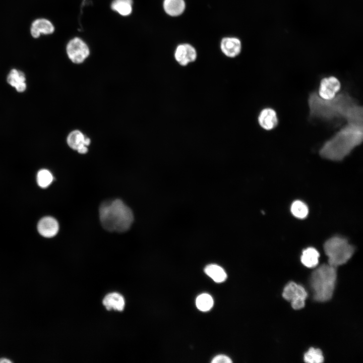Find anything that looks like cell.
<instances>
[{
  "label": "cell",
  "instance_id": "484cf974",
  "mask_svg": "<svg viewBox=\"0 0 363 363\" xmlns=\"http://www.w3.org/2000/svg\"><path fill=\"white\" fill-rule=\"evenodd\" d=\"M12 362V361L8 358H6V357L0 358V363H4V362L10 363Z\"/></svg>",
  "mask_w": 363,
  "mask_h": 363
},
{
  "label": "cell",
  "instance_id": "9c48e42d",
  "mask_svg": "<svg viewBox=\"0 0 363 363\" xmlns=\"http://www.w3.org/2000/svg\"><path fill=\"white\" fill-rule=\"evenodd\" d=\"M175 60L182 66H186L195 62L197 57L195 48L191 44L185 43L178 45L174 51Z\"/></svg>",
  "mask_w": 363,
  "mask_h": 363
},
{
  "label": "cell",
  "instance_id": "5bb4252c",
  "mask_svg": "<svg viewBox=\"0 0 363 363\" xmlns=\"http://www.w3.org/2000/svg\"><path fill=\"white\" fill-rule=\"evenodd\" d=\"M259 125L266 130L274 129L278 124V119L276 111L271 108L263 109L258 117Z\"/></svg>",
  "mask_w": 363,
  "mask_h": 363
},
{
  "label": "cell",
  "instance_id": "9a60e30c",
  "mask_svg": "<svg viewBox=\"0 0 363 363\" xmlns=\"http://www.w3.org/2000/svg\"><path fill=\"white\" fill-rule=\"evenodd\" d=\"M24 74L18 70L12 69L9 73L7 81L19 92L24 91L26 88Z\"/></svg>",
  "mask_w": 363,
  "mask_h": 363
},
{
  "label": "cell",
  "instance_id": "7402d4cb",
  "mask_svg": "<svg viewBox=\"0 0 363 363\" xmlns=\"http://www.w3.org/2000/svg\"><path fill=\"white\" fill-rule=\"evenodd\" d=\"M304 359L306 362L321 363L324 361V357L320 349L311 347L304 354Z\"/></svg>",
  "mask_w": 363,
  "mask_h": 363
},
{
  "label": "cell",
  "instance_id": "44dd1931",
  "mask_svg": "<svg viewBox=\"0 0 363 363\" xmlns=\"http://www.w3.org/2000/svg\"><path fill=\"white\" fill-rule=\"evenodd\" d=\"M291 212L296 218L303 219L306 218L309 212V209L303 202L299 200L293 202L291 206Z\"/></svg>",
  "mask_w": 363,
  "mask_h": 363
},
{
  "label": "cell",
  "instance_id": "6da1fadb",
  "mask_svg": "<svg viewBox=\"0 0 363 363\" xmlns=\"http://www.w3.org/2000/svg\"><path fill=\"white\" fill-rule=\"evenodd\" d=\"M308 101L311 118L362 123V107L348 92H342L332 99L325 100L314 91L310 93Z\"/></svg>",
  "mask_w": 363,
  "mask_h": 363
},
{
  "label": "cell",
  "instance_id": "8992f818",
  "mask_svg": "<svg viewBox=\"0 0 363 363\" xmlns=\"http://www.w3.org/2000/svg\"><path fill=\"white\" fill-rule=\"evenodd\" d=\"M284 299L291 302L295 310L304 307L308 293L303 286L294 282H290L284 287L282 293Z\"/></svg>",
  "mask_w": 363,
  "mask_h": 363
},
{
  "label": "cell",
  "instance_id": "2e32d148",
  "mask_svg": "<svg viewBox=\"0 0 363 363\" xmlns=\"http://www.w3.org/2000/svg\"><path fill=\"white\" fill-rule=\"evenodd\" d=\"M103 304L108 310L113 309L115 310L122 311L124 308L125 302L122 295L118 293L113 292L105 296L103 300Z\"/></svg>",
  "mask_w": 363,
  "mask_h": 363
},
{
  "label": "cell",
  "instance_id": "277c9868",
  "mask_svg": "<svg viewBox=\"0 0 363 363\" xmlns=\"http://www.w3.org/2000/svg\"><path fill=\"white\" fill-rule=\"evenodd\" d=\"M336 279V267L328 264L322 265L315 269L310 279L313 298L319 302L330 300L333 294Z\"/></svg>",
  "mask_w": 363,
  "mask_h": 363
},
{
  "label": "cell",
  "instance_id": "52a82bcc",
  "mask_svg": "<svg viewBox=\"0 0 363 363\" xmlns=\"http://www.w3.org/2000/svg\"><path fill=\"white\" fill-rule=\"evenodd\" d=\"M66 51L69 58L75 64L83 62L90 53L87 45L78 37H75L68 42Z\"/></svg>",
  "mask_w": 363,
  "mask_h": 363
},
{
  "label": "cell",
  "instance_id": "7a4b0ae2",
  "mask_svg": "<svg viewBox=\"0 0 363 363\" xmlns=\"http://www.w3.org/2000/svg\"><path fill=\"white\" fill-rule=\"evenodd\" d=\"M362 123H347L321 148V156L333 161H340L349 155L362 141Z\"/></svg>",
  "mask_w": 363,
  "mask_h": 363
},
{
  "label": "cell",
  "instance_id": "d6986e66",
  "mask_svg": "<svg viewBox=\"0 0 363 363\" xmlns=\"http://www.w3.org/2000/svg\"><path fill=\"white\" fill-rule=\"evenodd\" d=\"M205 273L216 282H222L227 277L226 272L220 266L215 264L207 265L205 269Z\"/></svg>",
  "mask_w": 363,
  "mask_h": 363
},
{
  "label": "cell",
  "instance_id": "3957f363",
  "mask_svg": "<svg viewBox=\"0 0 363 363\" xmlns=\"http://www.w3.org/2000/svg\"><path fill=\"white\" fill-rule=\"evenodd\" d=\"M99 214L102 227L109 231H126L134 220L132 210L119 199L102 203Z\"/></svg>",
  "mask_w": 363,
  "mask_h": 363
},
{
  "label": "cell",
  "instance_id": "30bf717a",
  "mask_svg": "<svg viewBox=\"0 0 363 363\" xmlns=\"http://www.w3.org/2000/svg\"><path fill=\"white\" fill-rule=\"evenodd\" d=\"M67 141L72 149L77 150L81 154L87 152V146L91 142L89 138L85 137L83 134L78 130L71 132L67 137Z\"/></svg>",
  "mask_w": 363,
  "mask_h": 363
},
{
  "label": "cell",
  "instance_id": "ffe728a7",
  "mask_svg": "<svg viewBox=\"0 0 363 363\" xmlns=\"http://www.w3.org/2000/svg\"><path fill=\"white\" fill-rule=\"evenodd\" d=\"M133 3V0H114L111 8L120 15L129 16L132 12Z\"/></svg>",
  "mask_w": 363,
  "mask_h": 363
},
{
  "label": "cell",
  "instance_id": "e0dca14e",
  "mask_svg": "<svg viewBox=\"0 0 363 363\" xmlns=\"http://www.w3.org/2000/svg\"><path fill=\"white\" fill-rule=\"evenodd\" d=\"M163 6L167 14L174 17L180 15L184 12L186 4L184 0H164Z\"/></svg>",
  "mask_w": 363,
  "mask_h": 363
},
{
  "label": "cell",
  "instance_id": "7c38bea8",
  "mask_svg": "<svg viewBox=\"0 0 363 363\" xmlns=\"http://www.w3.org/2000/svg\"><path fill=\"white\" fill-rule=\"evenodd\" d=\"M39 233L44 237H52L58 232L59 225L57 220L50 216L41 219L37 225Z\"/></svg>",
  "mask_w": 363,
  "mask_h": 363
},
{
  "label": "cell",
  "instance_id": "ba28073f",
  "mask_svg": "<svg viewBox=\"0 0 363 363\" xmlns=\"http://www.w3.org/2000/svg\"><path fill=\"white\" fill-rule=\"evenodd\" d=\"M341 84L339 80L333 76L322 79L319 89V96L322 99H333L339 91Z\"/></svg>",
  "mask_w": 363,
  "mask_h": 363
},
{
  "label": "cell",
  "instance_id": "603a6c76",
  "mask_svg": "<svg viewBox=\"0 0 363 363\" xmlns=\"http://www.w3.org/2000/svg\"><path fill=\"white\" fill-rule=\"evenodd\" d=\"M196 304L197 308L200 311H208L213 307V299L210 295L203 293L197 297Z\"/></svg>",
  "mask_w": 363,
  "mask_h": 363
},
{
  "label": "cell",
  "instance_id": "cb8c5ba5",
  "mask_svg": "<svg viewBox=\"0 0 363 363\" xmlns=\"http://www.w3.org/2000/svg\"><path fill=\"white\" fill-rule=\"evenodd\" d=\"M53 176L51 173L47 169L40 170L37 174V182L39 187L46 188L52 182Z\"/></svg>",
  "mask_w": 363,
  "mask_h": 363
},
{
  "label": "cell",
  "instance_id": "5b68a950",
  "mask_svg": "<svg viewBox=\"0 0 363 363\" xmlns=\"http://www.w3.org/2000/svg\"><path fill=\"white\" fill-rule=\"evenodd\" d=\"M328 264L335 267L345 264L351 258L354 249L347 240L339 236L328 239L324 245Z\"/></svg>",
  "mask_w": 363,
  "mask_h": 363
},
{
  "label": "cell",
  "instance_id": "8fae6325",
  "mask_svg": "<svg viewBox=\"0 0 363 363\" xmlns=\"http://www.w3.org/2000/svg\"><path fill=\"white\" fill-rule=\"evenodd\" d=\"M54 26L49 20L41 18L35 19L31 24L30 32L34 38H39L41 35H49L54 31Z\"/></svg>",
  "mask_w": 363,
  "mask_h": 363
},
{
  "label": "cell",
  "instance_id": "ac0fdd59",
  "mask_svg": "<svg viewBox=\"0 0 363 363\" xmlns=\"http://www.w3.org/2000/svg\"><path fill=\"white\" fill-rule=\"evenodd\" d=\"M319 256L320 254L316 249L310 247L303 251L300 260L306 267L314 268L318 264Z\"/></svg>",
  "mask_w": 363,
  "mask_h": 363
},
{
  "label": "cell",
  "instance_id": "4fadbf2b",
  "mask_svg": "<svg viewBox=\"0 0 363 363\" xmlns=\"http://www.w3.org/2000/svg\"><path fill=\"white\" fill-rule=\"evenodd\" d=\"M220 48L225 56L232 58L235 57L241 51V42L239 39L236 37H224L221 41Z\"/></svg>",
  "mask_w": 363,
  "mask_h": 363
},
{
  "label": "cell",
  "instance_id": "d4e9b609",
  "mask_svg": "<svg viewBox=\"0 0 363 363\" xmlns=\"http://www.w3.org/2000/svg\"><path fill=\"white\" fill-rule=\"evenodd\" d=\"M211 362L213 363H219V362H224V363H230L232 362L231 359L224 355H218L214 357Z\"/></svg>",
  "mask_w": 363,
  "mask_h": 363
}]
</instances>
